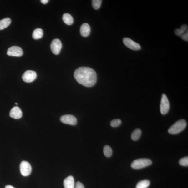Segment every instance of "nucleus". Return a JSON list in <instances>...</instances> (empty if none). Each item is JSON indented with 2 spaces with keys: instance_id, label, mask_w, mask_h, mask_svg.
<instances>
[{
  "instance_id": "13",
  "label": "nucleus",
  "mask_w": 188,
  "mask_h": 188,
  "mask_svg": "<svg viewBox=\"0 0 188 188\" xmlns=\"http://www.w3.org/2000/svg\"><path fill=\"white\" fill-rule=\"evenodd\" d=\"M64 188H74L75 184L74 177L70 175L65 178L64 181Z\"/></svg>"
},
{
  "instance_id": "24",
  "label": "nucleus",
  "mask_w": 188,
  "mask_h": 188,
  "mask_svg": "<svg viewBox=\"0 0 188 188\" xmlns=\"http://www.w3.org/2000/svg\"><path fill=\"white\" fill-rule=\"evenodd\" d=\"M188 30H187L186 32L184 34L182 35L181 37L182 39L184 41L188 42Z\"/></svg>"
},
{
  "instance_id": "17",
  "label": "nucleus",
  "mask_w": 188,
  "mask_h": 188,
  "mask_svg": "<svg viewBox=\"0 0 188 188\" xmlns=\"http://www.w3.org/2000/svg\"><path fill=\"white\" fill-rule=\"evenodd\" d=\"M43 34V30L40 28H37L34 30L32 34L33 38L35 39L41 38Z\"/></svg>"
},
{
  "instance_id": "26",
  "label": "nucleus",
  "mask_w": 188,
  "mask_h": 188,
  "mask_svg": "<svg viewBox=\"0 0 188 188\" xmlns=\"http://www.w3.org/2000/svg\"><path fill=\"white\" fill-rule=\"evenodd\" d=\"M48 0H41V2L43 4H46L48 2Z\"/></svg>"
},
{
  "instance_id": "23",
  "label": "nucleus",
  "mask_w": 188,
  "mask_h": 188,
  "mask_svg": "<svg viewBox=\"0 0 188 188\" xmlns=\"http://www.w3.org/2000/svg\"><path fill=\"white\" fill-rule=\"evenodd\" d=\"M180 165L184 166H188V156L184 157L181 159L179 161Z\"/></svg>"
},
{
  "instance_id": "27",
  "label": "nucleus",
  "mask_w": 188,
  "mask_h": 188,
  "mask_svg": "<svg viewBox=\"0 0 188 188\" xmlns=\"http://www.w3.org/2000/svg\"><path fill=\"white\" fill-rule=\"evenodd\" d=\"M5 188H15L13 187L10 185H7L5 187Z\"/></svg>"
},
{
  "instance_id": "21",
  "label": "nucleus",
  "mask_w": 188,
  "mask_h": 188,
  "mask_svg": "<svg viewBox=\"0 0 188 188\" xmlns=\"http://www.w3.org/2000/svg\"><path fill=\"white\" fill-rule=\"evenodd\" d=\"M101 0H93L92 1V6L95 10H98L101 4Z\"/></svg>"
},
{
  "instance_id": "22",
  "label": "nucleus",
  "mask_w": 188,
  "mask_h": 188,
  "mask_svg": "<svg viewBox=\"0 0 188 188\" xmlns=\"http://www.w3.org/2000/svg\"><path fill=\"white\" fill-rule=\"evenodd\" d=\"M122 121L121 119H115L112 120L110 122V124L113 127H119L121 124Z\"/></svg>"
},
{
  "instance_id": "12",
  "label": "nucleus",
  "mask_w": 188,
  "mask_h": 188,
  "mask_svg": "<svg viewBox=\"0 0 188 188\" xmlns=\"http://www.w3.org/2000/svg\"><path fill=\"white\" fill-rule=\"evenodd\" d=\"M90 27L87 23H83L80 28V33L83 37H86L88 36L90 34Z\"/></svg>"
},
{
  "instance_id": "6",
  "label": "nucleus",
  "mask_w": 188,
  "mask_h": 188,
  "mask_svg": "<svg viewBox=\"0 0 188 188\" xmlns=\"http://www.w3.org/2000/svg\"><path fill=\"white\" fill-rule=\"evenodd\" d=\"M123 43L129 49L131 50L137 51L140 50L141 47L138 43L135 42L133 40L128 38H124L123 39Z\"/></svg>"
},
{
  "instance_id": "11",
  "label": "nucleus",
  "mask_w": 188,
  "mask_h": 188,
  "mask_svg": "<svg viewBox=\"0 0 188 188\" xmlns=\"http://www.w3.org/2000/svg\"><path fill=\"white\" fill-rule=\"evenodd\" d=\"M11 118L15 119H18L22 117L23 113L20 108L14 107L12 108L10 113Z\"/></svg>"
},
{
  "instance_id": "14",
  "label": "nucleus",
  "mask_w": 188,
  "mask_h": 188,
  "mask_svg": "<svg viewBox=\"0 0 188 188\" xmlns=\"http://www.w3.org/2000/svg\"><path fill=\"white\" fill-rule=\"evenodd\" d=\"M11 21L10 18H7L0 20V30L7 28L10 25Z\"/></svg>"
},
{
  "instance_id": "8",
  "label": "nucleus",
  "mask_w": 188,
  "mask_h": 188,
  "mask_svg": "<svg viewBox=\"0 0 188 188\" xmlns=\"http://www.w3.org/2000/svg\"><path fill=\"white\" fill-rule=\"evenodd\" d=\"M62 47V43L59 39H55L52 41L50 45L51 50L54 54H59Z\"/></svg>"
},
{
  "instance_id": "18",
  "label": "nucleus",
  "mask_w": 188,
  "mask_h": 188,
  "mask_svg": "<svg viewBox=\"0 0 188 188\" xmlns=\"http://www.w3.org/2000/svg\"><path fill=\"white\" fill-rule=\"evenodd\" d=\"M142 133L141 130L140 129H136L132 132L131 138L132 140L137 141L141 136Z\"/></svg>"
},
{
  "instance_id": "28",
  "label": "nucleus",
  "mask_w": 188,
  "mask_h": 188,
  "mask_svg": "<svg viewBox=\"0 0 188 188\" xmlns=\"http://www.w3.org/2000/svg\"><path fill=\"white\" fill-rule=\"evenodd\" d=\"M15 104H17V103H15Z\"/></svg>"
},
{
  "instance_id": "10",
  "label": "nucleus",
  "mask_w": 188,
  "mask_h": 188,
  "mask_svg": "<svg viewBox=\"0 0 188 188\" xmlns=\"http://www.w3.org/2000/svg\"><path fill=\"white\" fill-rule=\"evenodd\" d=\"M60 121L64 124L72 125H76L77 120L76 117L71 115H66L62 116L60 119Z\"/></svg>"
},
{
  "instance_id": "7",
  "label": "nucleus",
  "mask_w": 188,
  "mask_h": 188,
  "mask_svg": "<svg viewBox=\"0 0 188 188\" xmlns=\"http://www.w3.org/2000/svg\"><path fill=\"white\" fill-rule=\"evenodd\" d=\"M7 54L9 56L19 57L22 56L23 52L21 48L17 46H12L8 49Z\"/></svg>"
},
{
  "instance_id": "19",
  "label": "nucleus",
  "mask_w": 188,
  "mask_h": 188,
  "mask_svg": "<svg viewBox=\"0 0 188 188\" xmlns=\"http://www.w3.org/2000/svg\"><path fill=\"white\" fill-rule=\"evenodd\" d=\"M150 184V182L149 180H141L137 183L135 188H147Z\"/></svg>"
},
{
  "instance_id": "15",
  "label": "nucleus",
  "mask_w": 188,
  "mask_h": 188,
  "mask_svg": "<svg viewBox=\"0 0 188 188\" xmlns=\"http://www.w3.org/2000/svg\"><path fill=\"white\" fill-rule=\"evenodd\" d=\"M63 19L64 22L68 25H72L74 22L72 15L68 13H65L63 15Z\"/></svg>"
},
{
  "instance_id": "1",
  "label": "nucleus",
  "mask_w": 188,
  "mask_h": 188,
  "mask_svg": "<svg viewBox=\"0 0 188 188\" xmlns=\"http://www.w3.org/2000/svg\"><path fill=\"white\" fill-rule=\"evenodd\" d=\"M74 76L77 82L86 87H91L97 82V74L90 67L79 68L75 70Z\"/></svg>"
},
{
  "instance_id": "20",
  "label": "nucleus",
  "mask_w": 188,
  "mask_h": 188,
  "mask_svg": "<svg viewBox=\"0 0 188 188\" xmlns=\"http://www.w3.org/2000/svg\"><path fill=\"white\" fill-rule=\"evenodd\" d=\"M103 152L104 155L108 158H109L112 155L113 152L111 148L107 145L104 147Z\"/></svg>"
},
{
  "instance_id": "16",
  "label": "nucleus",
  "mask_w": 188,
  "mask_h": 188,
  "mask_svg": "<svg viewBox=\"0 0 188 188\" xmlns=\"http://www.w3.org/2000/svg\"><path fill=\"white\" fill-rule=\"evenodd\" d=\"M188 26L186 24H183L181 26L180 29H175V33L177 36L181 37L185 33L187 29Z\"/></svg>"
},
{
  "instance_id": "3",
  "label": "nucleus",
  "mask_w": 188,
  "mask_h": 188,
  "mask_svg": "<svg viewBox=\"0 0 188 188\" xmlns=\"http://www.w3.org/2000/svg\"><path fill=\"white\" fill-rule=\"evenodd\" d=\"M152 162L149 159H139L134 160L131 164V167L135 169H139L147 167L152 164Z\"/></svg>"
},
{
  "instance_id": "4",
  "label": "nucleus",
  "mask_w": 188,
  "mask_h": 188,
  "mask_svg": "<svg viewBox=\"0 0 188 188\" xmlns=\"http://www.w3.org/2000/svg\"><path fill=\"white\" fill-rule=\"evenodd\" d=\"M170 109V104L168 99L165 94L162 95L161 104L160 105V112L162 115L167 114Z\"/></svg>"
},
{
  "instance_id": "2",
  "label": "nucleus",
  "mask_w": 188,
  "mask_h": 188,
  "mask_svg": "<svg viewBox=\"0 0 188 188\" xmlns=\"http://www.w3.org/2000/svg\"><path fill=\"white\" fill-rule=\"evenodd\" d=\"M187 123L184 119L179 120L169 128L168 132L169 134H176L183 131L186 127Z\"/></svg>"
},
{
  "instance_id": "9",
  "label": "nucleus",
  "mask_w": 188,
  "mask_h": 188,
  "mask_svg": "<svg viewBox=\"0 0 188 188\" xmlns=\"http://www.w3.org/2000/svg\"><path fill=\"white\" fill-rule=\"evenodd\" d=\"M37 77L36 72L32 70H27L23 74L22 79L26 83H30L34 81Z\"/></svg>"
},
{
  "instance_id": "25",
  "label": "nucleus",
  "mask_w": 188,
  "mask_h": 188,
  "mask_svg": "<svg viewBox=\"0 0 188 188\" xmlns=\"http://www.w3.org/2000/svg\"><path fill=\"white\" fill-rule=\"evenodd\" d=\"M74 188H85L84 185L79 181L77 182Z\"/></svg>"
},
{
  "instance_id": "5",
  "label": "nucleus",
  "mask_w": 188,
  "mask_h": 188,
  "mask_svg": "<svg viewBox=\"0 0 188 188\" xmlns=\"http://www.w3.org/2000/svg\"><path fill=\"white\" fill-rule=\"evenodd\" d=\"M21 173L23 176H27L31 173L32 168L30 163L26 161H23L20 165Z\"/></svg>"
}]
</instances>
